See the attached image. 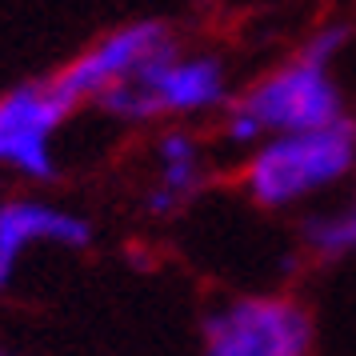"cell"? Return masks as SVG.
<instances>
[{
	"mask_svg": "<svg viewBox=\"0 0 356 356\" xmlns=\"http://www.w3.org/2000/svg\"><path fill=\"white\" fill-rule=\"evenodd\" d=\"M353 29L348 24H321L316 33H308V40L296 52H305L308 60H321V65H337V56L344 52Z\"/></svg>",
	"mask_w": 356,
	"mask_h": 356,
	"instance_id": "30bf717a",
	"label": "cell"
},
{
	"mask_svg": "<svg viewBox=\"0 0 356 356\" xmlns=\"http://www.w3.org/2000/svg\"><path fill=\"white\" fill-rule=\"evenodd\" d=\"M200 348L204 356H312L316 324L296 296L248 292L200 321Z\"/></svg>",
	"mask_w": 356,
	"mask_h": 356,
	"instance_id": "277c9868",
	"label": "cell"
},
{
	"mask_svg": "<svg viewBox=\"0 0 356 356\" xmlns=\"http://www.w3.org/2000/svg\"><path fill=\"white\" fill-rule=\"evenodd\" d=\"M300 241H305V248L312 257H321V260L353 257L356 252V193L344 209L308 216L300 225Z\"/></svg>",
	"mask_w": 356,
	"mask_h": 356,
	"instance_id": "9c48e42d",
	"label": "cell"
},
{
	"mask_svg": "<svg viewBox=\"0 0 356 356\" xmlns=\"http://www.w3.org/2000/svg\"><path fill=\"white\" fill-rule=\"evenodd\" d=\"M72 113L76 108L56 92L52 76L24 81L0 92V168L24 180H36V184L56 180L52 140Z\"/></svg>",
	"mask_w": 356,
	"mask_h": 356,
	"instance_id": "5b68a950",
	"label": "cell"
},
{
	"mask_svg": "<svg viewBox=\"0 0 356 356\" xmlns=\"http://www.w3.org/2000/svg\"><path fill=\"white\" fill-rule=\"evenodd\" d=\"M92 220L81 212L65 209V204H52L40 196H8L0 200V292L13 289L24 257L52 244V248H68V252H81L92 244Z\"/></svg>",
	"mask_w": 356,
	"mask_h": 356,
	"instance_id": "52a82bcc",
	"label": "cell"
},
{
	"mask_svg": "<svg viewBox=\"0 0 356 356\" xmlns=\"http://www.w3.org/2000/svg\"><path fill=\"white\" fill-rule=\"evenodd\" d=\"M100 113L116 124H152V120H193L228 104V68L212 52H164L148 60L129 81H116L97 100Z\"/></svg>",
	"mask_w": 356,
	"mask_h": 356,
	"instance_id": "3957f363",
	"label": "cell"
},
{
	"mask_svg": "<svg viewBox=\"0 0 356 356\" xmlns=\"http://www.w3.org/2000/svg\"><path fill=\"white\" fill-rule=\"evenodd\" d=\"M340 116H348V108L332 65L292 52L284 65L257 76L241 97H228V104L220 108V140L228 148L252 152L268 136L324 129Z\"/></svg>",
	"mask_w": 356,
	"mask_h": 356,
	"instance_id": "6da1fadb",
	"label": "cell"
},
{
	"mask_svg": "<svg viewBox=\"0 0 356 356\" xmlns=\"http://www.w3.org/2000/svg\"><path fill=\"white\" fill-rule=\"evenodd\" d=\"M356 172V116L324 129L280 132L260 140L241 164V188L268 212L296 209Z\"/></svg>",
	"mask_w": 356,
	"mask_h": 356,
	"instance_id": "7a4b0ae2",
	"label": "cell"
},
{
	"mask_svg": "<svg viewBox=\"0 0 356 356\" xmlns=\"http://www.w3.org/2000/svg\"><path fill=\"white\" fill-rule=\"evenodd\" d=\"M152 161H156V177H152V184L145 193V212L156 216V220H168L209 180L204 145L188 129H164L156 136V145H152Z\"/></svg>",
	"mask_w": 356,
	"mask_h": 356,
	"instance_id": "ba28073f",
	"label": "cell"
},
{
	"mask_svg": "<svg viewBox=\"0 0 356 356\" xmlns=\"http://www.w3.org/2000/svg\"><path fill=\"white\" fill-rule=\"evenodd\" d=\"M172 49H177V33L168 20H129L92 40L88 49H81L65 68H56L52 84L72 108H81V104H92L104 88H113L116 81H129L148 60Z\"/></svg>",
	"mask_w": 356,
	"mask_h": 356,
	"instance_id": "8992f818",
	"label": "cell"
},
{
	"mask_svg": "<svg viewBox=\"0 0 356 356\" xmlns=\"http://www.w3.org/2000/svg\"><path fill=\"white\" fill-rule=\"evenodd\" d=\"M0 356H13V353H4V348H0Z\"/></svg>",
	"mask_w": 356,
	"mask_h": 356,
	"instance_id": "8fae6325",
	"label": "cell"
}]
</instances>
